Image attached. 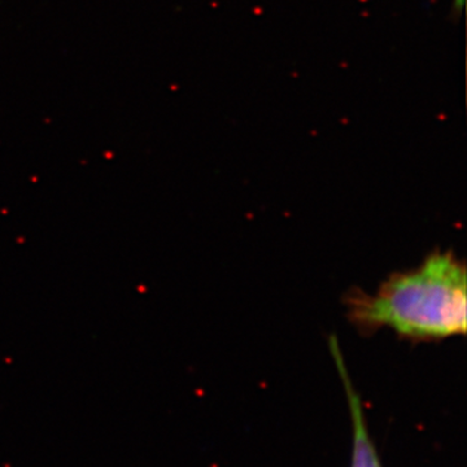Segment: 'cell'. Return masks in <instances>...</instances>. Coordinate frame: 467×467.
Wrapping results in <instances>:
<instances>
[{"label":"cell","instance_id":"obj_1","mask_svg":"<svg viewBox=\"0 0 467 467\" xmlns=\"http://www.w3.org/2000/svg\"><path fill=\"white\" fill-rule=\"evenodd\" d=\"M346 317L358 333L387 328L413 343L463 337L467 330L465 261L453 251H434L420 265L392 273L373 294L344 296Z\"/></svg>","mask_w":467,"mask_h":467},{"label":"cell","instance_id":"obj_2","mask_svg":"<svg viewBox=\"0 0 467 467\" xmlns=\"http://www.w3.org/2000/svg\"><path fill=\"white\" fill-rule=\"evenodd\" d=\"M328 347H330V353L335 365H337V373H339L344 391H346L347 401H348L350 422H352L350 467H383L379 451H378L376 442L371 438L370 430H368L367 413H365L361 396L352 382L342 348H340L335 335H331Z\"/></svg>","mask_w":467,"mask_h":467},{"label":"cell","instance_id":"obj_3","mask_svg":"<svg viewBox=\"0 0 467 467\" xmlns=\"http://www.w3.org/2000/svg\"><path fill=\"white\" fill-rule=\"evenodd\" d=\"M463 3H465V0H454L453 3V12L454 14H461L463 9Z\"/></svg>","mask_w":467,"mask_h":467}]
</instances>
